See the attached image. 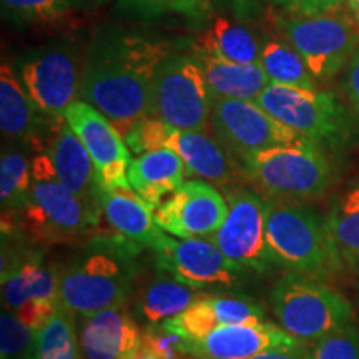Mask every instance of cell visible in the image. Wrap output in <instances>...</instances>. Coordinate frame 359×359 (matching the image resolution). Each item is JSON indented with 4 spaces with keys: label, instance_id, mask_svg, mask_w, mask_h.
Masks as SVG:
<instances>
[{
    "label": "cell",
    "instance_id": "18",
    "mask_svg": "<svg viewBox=\"0 0 359 359\" xmlns=\"http://www.w3.org/2000/svg\"><path fill=\"white\" fill-rule=\"evenodd\" d=\"M263 320L264 309L255 299L238 296H201L187 311L161 325L185 341H195L222 326Z\"/></svg>",
    "mask_w": 359,
    "mask_h": 359
},
{
    "label": "cell",
    "instance_id": "26",
    "mask_svg": "<svg viewBox=\"0 0 359 359\" xmlns=\"http://www.w3.org/2000/svg\"><path fill=\"white\" fill-rule=\"evenodd\" d=\"M200 298L198 290L183 285L163 271L147 283L138 298L137 309L148 325H161L187 311Z\"/></svg>",
    "mask_w": 359,
    "mask_h": 359
},
{
    "label": "cell",
    "instance_id": "20",
    "mask_svg": "<svg viewBox=\"0 0 359 359\" xmlns=\"http://www.w3.org/2000/svg\"><path fill=\"white\" fill-rule=\"evenodd\" d=\"M82 359H123L142 344V331L125 306L82 320L79 333Z\"/></svg>",
    "mask_w": 359,
    "mask_h": 359
},
{
    "label": "cell",
    "instance_id": "7",
    "mask_svg": "<svg viewBox=\"0 0 359 359\" xmlns=\"http://www.w3.org/2000/svg\"><path fill=\"white\" fill-rule=\"evenodd\" d=\"M125 143L135 155L160 148L173 150L185 163L187 175L206 180L215 187L228 190L245 180L240 161L222 143L205 132L180 130L148 116L130 130Z\"/></svg>",
    "mask_w": 359,
    "mask_h": 359
},
{
    "label": "cell",
    "instance_id": "17",
    "mask_svg": "<svg viewBox=\"0 0 359 359\" xmlns=\"http://www.w3.org/2000/svg\"><path fill=\"white\" fill-rule=\"evenodd\" d=\"M299 343L273 323H240L218 327L200 339L185 341V353L196 359H251Z\"/></svg>",
    "mask_w": 359,
    "mask_h": 359
},
{
    "label": "cell",
    "instance_id": "40",
    "mask_svg": "<svg viewBox=\"0 0 359 359\" xmlns=\"http://www.w3.org/2000/svg\"><path fill=\"white\" fill-rule=\"evenodd\" d=\"M346 12L359 27V0H346Z\"/></svg>",
    "mask_w": 359,
    "mask_h": 359
},
{
    "label": "cell",
    "instance_id": "28",
    "mask_svg": "<svg viewBox=\"0 0 359 359\" xmlns=\"http://www.w3.org/2000/svg\"><path fill=\"white\" fill-rule=\"evenodd\" d=\"M259 65L263 67L271 83L316 90L314 75L309 72L306 62L288 42L266 40L262 45Z\"/></svg>",
    "mask_w": 359,
    "mask_h": 359
},
{
    "label": "cell",
    "instance_id": "16",
    "mask_svg": "<svg viewBox=\"0 0 359 359\" xmlns=\"http://www.w3.org/2000/svg\"><path fill=\"white\" fill-rule=\"evenodd\" d=\"M82 72L74 53L62 48L40 52L22 65L20 82L40 114L52 120L65 118V111L80 93Z\"/></svg>",
    "mask_w": 359,
    "mask_h": 359
},
{
    "label": "cell",
    "instance_id": "39",
    "mask_svg": "<svg viewBox=\"0 0 359 359\" xmlns=\"http://www.w3.org/2000/svg\"><path fill=\"white\" fill-rule=\"evenodd\" d=\"M123 359H161V358H158V356H156V354H154V353L147 351V349L142 348V344H140V348H138L137 351L130 353L128 356H125Z\"/></svg>",
    "mask_w": 359,
    "mask_h": 359
},
{
    "label": "cell",
    "instance_id": "30",
    "mask_svg": "<svg viewBox=\"0 0 359 359\" xmlns=\"http://www.w3.org/2000/svg\"><path fill=\"white\" fill-rule=\"evenodd\" d=\"M35 359H82L79 334L64 308L37 330Z\"/></svg>",
    "mask_w": 359,
    "mask_h": 359
},
{
    "label": "cell",
    "instance_id": "14",
    "mask_svg": "<svg viewBox=\"0 0 359 359\" xmlns=\"http://www.w3.org/2000/svg\"><path fill=\"white\" fill-rule=\"evenodd\" d=\"M155 222L177 238H210L228 217V201L213 183L201 178L183 182L154 210Z\"/></svg>",
    "mask_w": 359,
    "mask_h": 359
},
{
    "label": "cell",
    "instance_id": "11",
    "mask_svg": "<svg viewBox=\"0 0 359 359\" xmlns=\"http://www.w3.org/2000/svg\"><path fill=\"white\" fill-rule=\"evenodd\" d=\"M224 198L228 217L210 240L243 273H266L275 264L266 245V200L240 187L228 188Z\"/></svg>",
    "mask_w": 359,
    "mask_h": 359
},
{
    "label": "cell",
    "instance_id": "25",
    "mask_svg": "<svg viewBox=\"0 0 359 359\" xmlns=\"http://www.w3.org/2000/svg\"><path fill=\"white\" fill-rule=\"evenodd\" d=\"M196 52L235 64H259L262 45L246 27L218 15L198 37Z\"/></svg>",
    "mask_w": 359,
    "mask_h": 359
},
{
    "label": "cell",
    "instance_id": "12",
    "mask_svg": "<svg viewBox=\"0 0 359 359\" xmlns=\"http://www.w3.org/2000/svg\"><path fill=\"white\" fill-rule=\"evenodd\" d=\"M212 128L219 143L238 161L266 148L313 143L251 100L215 97Z\"/></svg>",
    "mask_w": 359,
    "mask_h": 359
},
{
    "label": "cell",
    "instance_id": "33",
    "mask_svg": "<svg viewBox=\"0 0 359 359\" xmlns=\"http://www.w3.org/2000/svg\"><path fill=\"white\" fill-rule=\"evenodd\" d=\"M118 7L140 17H160L167 13L203 19L208 15L212 0H118Z\"/></svg>",
    "mask_w": 359,
    "mask_h": 359
},
{
    "label": "cell",
    "instance_id": "8",
    "mask_svg": "<svg viewBox=\"0 0 359 359\" xmlns=\"http://www.w3.org/2000/svg\"><path fill=\"white\" fill-rule=\"evenodd\" d=\"M215 95L196 55L172 53L156 70L150 116L180 130L206 132L212 125Z\"/></svg>",
    "mask_w": 359,
    "mask_h": 359
},
{
    "label": "cell",
    "instance_id": "41",
    "mask_svg": "<svg viewBox=\"0 0 359 359\" xmlns=\"http://www.w3.org/2000/svg\"><path fill=\"white\" fill-rule=\"evenodd\" d=\"M75 4H105L109 0H74Z\"/></svg>",
    "mask_w": 359,
    "mask_h": 359
},
{
    "label": "cell",
    "instance_id": "32",
    "mask_svg": "<svg viewBox=\"0 0 359 359\" xmlns=\"http://www.w3.org/2000/svg\"><path fill=\"white\" fill-rule=\"evenodd\" d=\"M37 330L4 309L0 314V359H35Z\"/></svg>",
    "mask_w": 359,
    "mask_h": 359
},
{
    "label": "cell",
    "instance_id": "19",
    "mask_svg": "<svg viewBox=\"0 0 359 359\" xmlns=\"http://www.w3.org/2000/svg\"><path fill=\"white\" fill-rule=\"evenodd\" d=\"M47 155L62 185L74 191L87 205L100 210L98 195L102 187L98 185L95 165L65 118L53 120V133L47 145Z\"/></svg>",
    "mask_w": 359,
    "mask_h": 359
},
{
    "label": "cell",
    "instance_id": "24",
    "mask_svg": "<svg viewBox=\"0 0 359 359\" xmlns=\"http://www.w3.org/2000/svg\"><path fill=\"white\" fill-rule=\"evenodd\" d=\"M40 111L11 65L0 67V128L15 142L37 140Z\"/></svg>",
    "mask_w": 359,
    "mask_h": 359
},
{
    "label": "cell",
    "instance_id": "35",
    "mask_svg": "<svg viewBox=\"0 0 359 359\" xmlns=\"http://www.w3.org/2000/svg\"><path fill=\"white\" fill-rule=\"evenodd\" d=\"M142 348L161 359H180L187 356L185 339L172 333L163 325H148L142 333Z\"/></svg>",
    "mask_w": 359,
    "mask_h": 359
},
{
    "label": "cell",
    "instance_id": "4",
    "mask_svg": "<svg viewBox=\"0 0 359 359\" xmlns=\"http://www.w3.org/2000/svg\"><path fill=\"white\" fill-rule=\"evenodd\" d=\"M245 180L268 200L303 201L325 195L334 170L316 143L275 147L255 151L240 160Z\"/></svg>",
    "mask_w": 359,
    "mask_h": 359
},
{
    "label": "cell",
    "instance_id": "36",
    "mask_svg": "<svg viewBox=\"0 0 359 359\" xmlns=\"http://www.w3.org/2000/svg\"><path fill=\"white\" fill-rule=\"evenodd\" d=\"M344 2L346 0H288L285 7L294 15H314V13L338 11Z\"/></svg>",
    "mask_w": 359,
    "mask_h": 359
},
{
    "label": "cell",
    "instance_id": "22",
    "mask_svg": "<svg viewBox=\"0 0 359 359\" xmlns=\"http://www.w3.org/2000/svg\"><path fill=\"white\" fill-rule=\"evenodd\" d=\"M185 177V163L168 148L137 155L128 168L130 187L151 210L172 195Z\"/></svg>",
    "mask_w": 359,
    "mask_h": 359
},
{
    "label": "cell",
    "instance_id": "23",
    "mask_svg": "<svg viewBox=\"0 0 359 359\" xmlns=\"http://www.w3.org/2000/svg\"><path fill=\"white\" fill-rule=\"evenodd\" d=\"M195 55L215 97L255 102L271 83L259 64H235L201 52H195Z\"/></svg>",
    "mask_w": 359,
    "mask_h": 359
},
{
    "label": "cell",
    "instance_id": "42",
    "mask_svg": "<svg viewBox=\"0 0 359 359\" xmlns=\"http://www.w3.org/2000/svg\"><path fill=\"white\" fill-rule=\"evenodd\" d=\"M276 2H280V4H283V6H285V4L288 2V0H276Z\"/></svg>",
    "mask_w": 359,
    "mask_h": 359
},
{
    "label": "cell",
    "instance_id": "3",
    "mask_svg": "<svg viewBox=\"0 0 359 359\" xmlns=\"http://www.w3.org/2000/svg\"><path fill=\"white\" fill-rule=\"evenodd\" d=\"M266 203V245L275 264L321 281L339 271L344 263L331 241L326 218L302 201Z\"/></svg>",
    "mask_w": 359,
    "mask_h": 359
},
{
    "label": "cell",
    "instance_id": "13",
    "mask_svg": "<svg viewBox=\"0 0 359 359\" xmlns=\"http://www.w3.org/2000/svg\"><path fill=\"white\" fill-rule=\"evenodd\" d=\"M150 250L155 251L158 269L193 290L233 286L243 275L210 238L185 240L161 230Z\"/></svg>",
    "mask_w": 359,
    "mask_h": 359
},
{
    "label": "cell",
    "instance_id": "38",
    "mask_svg": "<svg viewBox=\"0 0 359 359\" xmlns=\"http://www.w3.org/2000/svg\"><path fill=\"white\" fill-rule=\"evenodd\" d=\"M346 92L349 100L353 102L354 109L359 114V47L358 50L354 52L348 64V72H346Z\"/></svg>",
    "mask_w": 359,
    "mask_h": 359
},
{
    "label": "cell",
    "instance_id": "29",
    "mask_svg": "<svg viewBox=\"0 0 359 359\" xmlns=\"http://www.w3.org/2000/svg\"><path fill=\"white\" fill-rule=\"evenodd\" d=\"M32 167L19 150H4L0 158V201L2 217L20 213L29 203Z\"/></svg>",
    "mask_w": 359,
    "mask_h": 359
},
{
    "label": "cell",
    "instance_id": "5",
    "mask_svg": "<svg viewBox=\"0 0 359 359\" xmlns=\"http://www.w3.org/2000/svg\"><path fill=\"white\" fill-rule=\"evenodd\" d=\"M32 187L29 203L19 213L20 224L39 241L79 240L88 236L100 222V210L80 200L74 191L62 185L48 155H37L30 163Z\"/></svg>",
    "mask_w": 359,
    "mask_h": 359
},
{
    "label": "cell",
    "instance_id": "15",
    "mask_svg": "<svg viewBox=\"0 0 359 359\" xmlns=\"http://www.w3.org/2000/svg\"><path fill=\"white\" fill-rule=\"evenodd\" d=\"M65 120L77 133L95 165L98 185L103 190H128L130 148L105 115L83 100L74 102L65 111Z\"/></svg>",
    "mask_w": 359,
    "mask_h": 359
},
{
    "label": "cell",
    "instance_id": "6",
    "mask_svg": "<svg viewBox=\"0 0 359 359\" xmlns=\"http://www.w3.org/2000/svg\"><path fill=\"white\" fill-rule=\"evenodd\" d=\"M278 323L302 343L314 344L323 336L353 323V306L338 291L316 278L286 273L271 291Z\"/></svg>",
    "mask_w": 359,
    "mask_h": 359
},
{
    "label": "cell",
    "instance_id": "31",
    "mask_svg": "<svg viewBox=\"0 0 359 359\" xmlns=\"http://www.w3.org/2000/svg\"><path fill=\"white\" fill-rule=\"evenodd\" d=\"M4 15L27 25H60L74 15L70 0H2Z\"/></svg>",
    "mask_w": 359,
    "mask_h": 359
},
{
    "label": "cell",
    "instance_id": "1",
    "mask_svg": "<svg viewBox=\"0 0 359 359\" xmlns=\"http://www.w3.org/2000/svg\"><path fill=\"white\" fill-rule=\"evenodd\" d=\"M172 53L167 40L130 32L102 35L88 48L79 97L105 115L125 138L150 116L156 70Z\"/></svg>",
    "mask_w": 359,
    "mask_h": 359
},
{
    "label": "cell",
    "instance_id": "34",
    "mask_svg": "<svg viewBox=\"0 0 359 359\" xmlns=\"http://www.w3.org/2000/svg\"><path fill=\"white\" fill-rule=\"evenodd\" d=\"M311 349L313 359H359V331L348 323L318 339Z\"/></svg>",
    "mask_w": 359,
    "mask_h": 359
},
{
    "label": "cell",
    "instance_id": "9",
    "mask_svg": "<svg viewBox=\"0 0 359 359\" xmlns=\"http://www.w3.org/2000/svg\"><path fill=\"white\" fill-rule=\"evenodd\" d=\"M286 42L306 62L314 79L334 77L359 47V27L344 11L281 17L276 22Z\"/></svg>",
    "mask_w": 359,
    "mask_h": 359
},
{
    "label": "cell",
    "instance_id": "27",
    "mask_svg": "<svg viewBox=\"0 0 359 359\" xmlns=\"http://www.w3.org/2000/svg\"><path fill=\"white\" fill-rule=\"evenodd\" d=\"M326 226L343 263L359 269V183L336 196L327 212Z\"/></svg>",
    "mask_w": 359,
    "mask_h": 359
},
{
    "label": "cell",
    "instance_id": "2",
    "mask_svg": "<svg viewBox=\"0 0 359 359\" xmlns=\"http://www.w3.org/2000/svg\"><path fill=\"white\" fill-rule=\"evenodd\" d=\"M95 248L57 269L60 303L70 316L87 318L127 303L133 283L130 258L140 246L120 236L95 238Z\"/></svg>",
    "mask_w": 359,
    "mask_h": 359
},
{
    "label": "cell",
    "instance_id": "21",
    "mask_svg": "<svg viewBox=\"0 0 359 359\" xmlns=\"http://www.w3.org/2000/svg\"><path fill=\"white\" fill-rule=\"evenodd\" d=\"M102 215L115 231L128 243L150 248L158 238L161 228L155 222L154 210L135 193L128 190H103L98 195Z\"/></svg>",
    "mask_w": 359,
    "mask_h": 359
},
{
    "label": "cell",
    "instance_id": "43",
    "mask_svg": "<svg viewBox=\"0 0 359 359\" xmlns=\"http://www.w3.org/2000/svg\"><path fill=\"white\" fill-rule=\"evenodd\" d=\"M358 273H359V269H358Z\"/></svg>",
    "mask_w": 359,
    "mask_h": 359
},
{
    "label": "cell",
    "instance_id": "10",
    "mask_svg": "<svg viewBox=\"0 0 359 359\" xmlns=\"http://www.w3.org/2000/svg\"><path fill=\"white\" fill-rule=\"evenodd\" d=\"M255 102L286 127L320 147L339 145L351 132L346 110L333 93L269 83Z\"/></svg>",
    "mask_w": 359,
    "mask_h": 359
},
{
    "label": "cell",
    "instance_id": "37",
    "mask_svg": "<svg viewBox=\"0 0 359 359\" xmlns=\"http://www.w3.org/2000/svg\"><path fill=\"white\" fill-rule=\"evenodd\" d=\"M308 346L309 344L306 343H299L290 348H280L262 353L251 359H313V349Z\"/></svg>",
    "mask_w": 359,
    "mask_h": 359
}]
</instances>
